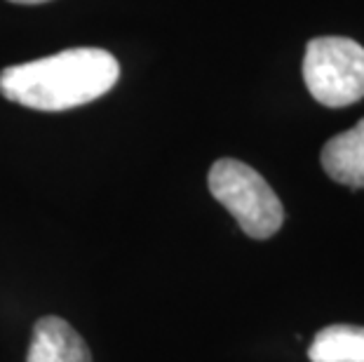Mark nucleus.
Here are the masks:
<instances>
[{
    "instance_id": "39448f33",
    "label": "nucleus",
    "mask_w": 364,
    "mask_h": 362,
    "mask_svg": "<svg viewBox=\"0 0 364 362\" xmlns=\"http://www.w3.org/2000/svg\"><path fill=\"white\" fill-rule=\"evenodd\" d=\"M320 163L331 179L350 188H364V118L348 132L324 144Z\"/></svg>"
},
{
    "instance_id": "f257e3e1",
    "label": "nucleus",
    "mask_w": 364,
    "mask_h": 362,
    "mask_svg": "<svg viewBox=\"0 0 364 362\" xmlns=\"http://www.w3.org/2000/svg\"><path fill=\"white\" fill-rule=\"evenodd\" d=\"M120 78V64L99 48H73L0 71V95L36 111H68L104 97Z\"/></svg>"
},
{
    "instance_id": "7ed1b4c3",
    "label": "nucleus",
    "mask_w": 364,
    "mask_h": 362,
    "mask_svg": "<svg viewBox=\"0 0 364 362\" xmlns=\"http://www.w3.org/2000/svg\"><path fill=\"white\" fill-rule=\"evenodd\" d=\"M304 80L315 102L329 109L364 99V48L350 38H313L304 57Z\"/></svg>"
},
{
    "instance_id": "20e7f679",
    "label": "nucleus",
    "mask_w": 364,
    "mask_h": 362,
    "mask_svg": "<svg viewBox=\"0 0 364 362\" xmlns=\"http://www.w3.org/2000/svg\"><path fill=\"white\" fill-rule=\"evenodd\" d=\"M26 362H92V353L66 320L48 315L33 325Z\"/></svg>"
},
{
    "instance_id": "0eeeda50",
    "label": "nucleus",
    "mask_w": 364,
    "mask_h": 362,
    "mask_svg": "<svg viewBox=\"0 0 364 362\" xmlns=\"http://www.w3.org/2000/svg\"><path fill=\"white\" fill-rule=\"evenodd\" d=\"M10 3H17V5H43V3H50V0H10Z\"/></svg>"
},
{
    "instance_id": "423d86ee",
    "label": "nucleus",
    "mask_w": 364,
    "mask_h": 362,
    "mask_svg": "<svg viewBox=\"0 0 364 362\" xmlns=\"http://www.w3.org/2000/svg\"><path fill=\"white\" fill-rule=\"evenodd\" d=\"M311 362H364V327L358 325H329L315 334Z\"/></svg>"
},
{
    "instance_id": "f03ea898",
    "label": "nucleus",
    "mask_w": 364,
    "mask_h": 362,
    "mask_svg": "<svg viewBox=\"0 0 364 362\" xmlns=\"http://www.w3.org/2000/svg\"><path fill=\"white\" fill-rule=\"evenodd\" d=\"M209 191L233 214L254 240L275 235L284 223V207L270 183L254 167L233 158L216 160L207 176Z\"/></svg>"
}]
</instances>
